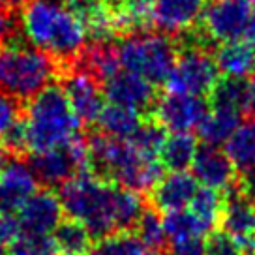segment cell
<instances>
[{"label": "cell", "instance_id": "obj_1", "mask_svg": "<svg viewBox=\"0 0 255 255\" xmlns=\"http://www.w3.org/2000/svg\"><path fill=\"white\" fill-rule=\"evenodd\" d=\"M60 203L72 220L98 239L133 227L144 212L139 191L115 188L88 171L62 184Z\"/></svg>", "mask_w": 255, "mask_h": 255}, {"label": "cell", "instance_id": "obj_2", "mask_svg": "<svg viewBox=\"0 0 255 255\" xmlns=\"http://www.w3.org/2000/svg\"><path fill=\"white\" fill-rule=\"evenodd\" d=\"M19 23L30 45L55 58L75 60L85 51L87 28L64 0H26Z\"/></svg>", "mask_w": 255, "mask_h": 255}, {"label": "cell", "instance_id": "obj_3", "mask_svg": "<svg viewBox=\"0 0 255 255\" xmlns=\"http://www.w3.org/2000/svg\"><path fill=\"white\" fill-rule=\"evenodd\" d=\"M88 173L104 182L133 191L152 190L161 178L159 159L143 156L128 139L94 135L88 139Z\"/></svg>", "mask_w": 255, "mask_h": 255}, {"label": "cell", "instance_id": "obj_4", "mask_svg": "<svg viewBox=\"0 0 255 255\" xmlns=\"http://www.w3.org/2000/svg\"><path fill=\"white\" fill-rule=\"evenodd\" d=\"M23 126L26 150L38 154L75 141L81 122L70 107L62 87L51 85L30 100Z\"/></svg>", "mask_w": 255, "mask_h": 255}, {"label": "cell", "instance_id": "obj_5", "mask_svg": "<svg viewBox=\"0 0 255 255\" xmlns=\"http://www.w3.org/2000/svg\"><path fill=\"white\" fill-rule=\"evenodd\" d=\"M58 73L56 58L26 43L0 45V92L28 102L51 87Z\"/></svg>", "mask_w": 255, "mask_h": 255}, {"label": "cell", "instance_id": "obj_6", "mask_svg": "<svg viewBox=\"0 0 255 255\" xmlns=\"http://www.w3.org/2000/svg\"><path fill=\"white\" fill-rule=\"evenodd\" d=\"M120 66L150 81L152 85L167 83L176 62L175 41L158 32H131L117 45Z\"/></svg>", "mask_w": 255, "mask_h": 255}, {"label": "cell", "instance_id": "obj_7", "mask_svg": "<svg viewBox=\"0 0 255 255\" xmlns=\"http://www.w3.org/2000/svg\"><path fill=\"white\" fill-rule=\"evenodd\" d=\"M220 81V68L216 58L203 45H188L171 70L167 83V92L190 96L210 94Z\"/></svg>", "mask_w": 255, "mask_h": 255}, {"label": "cell", "instance_id": "obj_8", "mask_svg": "<svg viewBox=\"0 0 255 255\" xmlns=\"http://www.w3.org/2000/svg\"><path fill=\"white\" fill-rule=\"evenodd\" d=\"M30 167L38 182H43L45 186L66 184L79 173L88 171L87 143L75 139L66 146L38 152L32 158Z\"/></svg>", "mask_w": 255, "mask_h": 255}, {"label": "cell", "instance_id": "obj_9", "mask_svg": "<svg viewBox=\"0 0 255 255\" xmlns=\"http://www.w3.org/2000/svg\"><path fill=\"white\" fill-rule=\"evenodd\" d=\"M252 8L246 0H208L201 17L205 38L216 43L239 41L252 21Z\"/></svg>", "mask_w": 255, "mask_h": 255}, {"label": "cell", "instance_id": "obj_10", "mask_svg": "<svg viewBox=\"0 0 255 255\" xmlns=\"http://www.w3.org/2000/svg\"><path fill=\"white\" fill-rule=\"evenodd\" d=\"M210 111V105L203 96L167 92L154 105L156 122L171 133H190L197 129Z\"/></svg>", "mask_w": 255, "mask_h": 255}, {"label": "cell", "instance_id": "obj_11", "mask_svg": "<svg viewBox=\"0 0 255 255\" xmlns=\"http://www.w3.org/2000/svg\"><path fill=\"white\" fill-rule=\"evenodd\" d=\"M62 90L81 124L88 126L98 122L105 107L104 90L100 88V81L92 73L77 66L66 75Z\"/></svg>", "mask_w": 255, "mask_h": 255}, {"label": "cell", "instance_id": "obj_12", "mask_svg": "<svg viewBox=\"0 0 255 255\" xmlns=\"http://www.w3.org/2000/svg\"><path fill=\"white\" fill-rule=\"evenodd\" d=\"M38 178L23 159H11L0 171V212H19L36 193Z\"/></svg>", "mask_w": 255, "mask_h": 255}, {"label": "cell", "instance_id": "obj_13", "mask_svg": "<svg viewBox=\"0 0 255 255\" xmlns=\"http://www.w3.org/2000/svg\"><path fill=\"white\" fill-rule=\"evenodd\" d=\"M207 0H156L152 24L165 36L190 32L201 21Z\"/></svg>", "mask_w": 255, "mask_h": 255}, {"label": "cell", "instance_id": "obj_14", "mask_svg": "<svg viewBox=\"0 0 255 255\" xmlns=\"http://www.w3.org/2000/svg\"><path fill=\"white\" fill-rule=\"evenodd\" d=\"M104 94L111 104L144 111L154 104L156 92L150 81L122 68L107 81H104Z\"/></svg>", "mask_w": 255, "mask_h": 255}, {"label": "cell", "instance_id": "obj_15", "mask_svg": "<svg viewBox=\"0 0 255 255\" xmlns=\"http://www.w3.org/2000/svg\"><path fill=\"white\" fill-rule=\"evenodd\" d=\"M62 203L51 190L36 191L19 210V223L23 233L51 235L62 222Z\"/></svg>", "mask_w": 255, "mask_h": 255}, {"label": "cell", "instance_id": "obj_16", "mask_svg": "<svg viewBox=\"0 0 255 255\" xmlns=\"http://www.w3.org/2000/svg\"><path fill=\"white\" fill-rule=\"evenodd\" d=\"M191 169H193L195 180L203 184V188L218 191L229 190L237 176V167L233 165L229 156L218 150L216 146H208V144L197 150Z\"/></svg>", "mask_w": 255, "mask_h": 255}, {"label": "cell", "instance_id": "obj_17", "mask_svg": "<svg viewBox=\"0 0 255 255\" xmlns=\"http://www.w3.org/2000/svg\"><path fill=\"white\" fill-rule=\"evenodd\" d=\"M195 176L186 171H171V175L161 176L159 182L152 188V201L161 212H176L190 207L191 199L197 193Z\"/></svg>", "mask_w": 255, "mask_h": 255}, {"label": "cell", "instance_id": "obj_18", "mask_svg": "<svg viewBox=\"0 0 255 255\" xmlns=\"http://www.w3.org/2000/svg\"><path fill=\"white\" fill-rule=\"evenodd\" d=\"M222 223L233 239L255 237V207L242 191H233L225 197Z\"/></svg>", "mask_w": 255, "mask_h": 255}, {"label": "cell", "instance_id": "obj_19", "mask_svg": "<svg viewBox=\"0 0 255 255\" xmlns=\"http://www.w3.org/2000/svg\"><path fill=\"white\" fill-rule=\"evenodd\" d=\"M216 64L220 73L233 79H244L255 70V51L246 41H229L222 43L216 51Z\"/></svg>", "mask_w": 255, "mask_h": 255}, {"label": "cell", "instance_id": "obj_20", "mask_svg": "<svg viewBox=\"0 0 255 255\" xmlns=\"http://www.w3.org/2000/svg\"><path fill=\"white\" fill-rule=\"evenodd\" d=\"M141 111L117 104L105 105L98 119V126L104 131V135L113 139H129L141 128Z\"/></svg>", "mask_w": 255, "mask_h": 255}, {"label": "cell", "instance_id": "obj_21", "mask_svg": "<svg viewBox=\"0 0 255 255\" xmlns=\"http://www.w3.org/2000/svg\"><path fill=\"white\" fill-rule=\"evenodd\" d=\"M225 154L244 175L255 169V117L240 122L237 131L225 143Z\"/></svg>", "mask_w": 255, "mask_h": 255}, {"label": "cell", "instance_id": "obj_22", "mask_svg": "<svg viewBox=\"0 0 255 255\" xmlns=\"http://www.w3.org/2000/svg\"><path fill=\"white\" fill-rule=\"evenodd\" d=\"M240 126V113L231 111V109H220V107H212L205 120L201 122L197 128L199 137L205 141L208 146H220L225 144L231 135L237 131Z\"/></svg>", "mask_w": 255, "mask_h": 255}, {"label": "cell", "instance_id": "obj_23", "mask_svg": "<svg viewBox=\"0 0 255 255\" xmlns=\"http://www.w3.org/2000/svg\"><path fill=\"white\" fill-rule=\"evenodd\" d=\"M79 66L90 72L98 81H107L111 75L122 70L117 53V45L107 43H92L88 49H85L79 56Z\"/></svg>", "mask_w": 255, "mask_h": 255}, {"label": "cell", "instance_id": "obj_24", "mask_svg": "<svg viewBox=\"0 0 255 255\" xmlns=\"http://www.w3.org/2000/svg\"><path fill=\"white\" fill-rule=\"evenodd\" d=\"M197 139L191 133H173L165 139L159 161L169 171H186L197 156Z\"/></svg>", "mask_w": 255, "mask_h": 255}, {"label": "cell", "instance_id": "obj_25", "mask_svg": "<svg viewBox=\"0 0 255 255\" xmlns=\"http://www.w3.org/2000/svg\"><path fill=\"white\" fill-rule=\"evenodd\" d=\"M53 239L60 255H90L92 252V233L77 220L58 223Z\"/></svg>", "mask_w": 255, "mask_h": 255}, {"label": "cell", "instance_id": "obj_26", "mask_svg": "<svg viewBox=\"0 0 255 255\" xmlns=\"http://www.w3.org/2000/svg\"><path fill=\"white\" fill-rule=\"evenodd\" d=\"M223 205H225V197L220 191L210 190V188H201V190H197L188 208L210 233L214 229L216 223L222 220Z\"/></svg>", "mask_w": 255, "mask_h": 255}, {"label": "cell", "instance_id": "obj_27", "mask_svg": "<svg viewBox=\"0 0 255 255\" xmlns=\"http://www.w3.org/2000/svg\"><path fill=\"white\" fill-rule=\"evenodd\" d=\"M156 0H126L124 8L115 11L119 32H141L152 24Z\"/></svg>", "mask_w": 255, "mask_h": 255}, {"label": "cell", "instance_id": "obj_28", "mask_svg": "<svg viewBox=\"0 0 255 255\" xmlns=\"http://www.w3.org/2000/svg\"><path fill=\"white\" fill-rule=\"evenodd\" d=\"M246 87L248 81L225 77L220 79L214 90L210 92V104L220 109L231 111H246Z\"/></svg>", "mask_w": 255, "mask_h": 255}, {"label": "cell", "instance_id": "obj_29", "mask_svg": "<svg viewBox=\"0 0 255 255\" xmlns=\"http://www.w3.org/2000/svg\"><path fill=\"white\" fill-rule=\"evenodd\" d=\"M90 255H146V248L137 235L120 231L100 239Z\"/></svg>", "mask_w": 255, "mask_h": 255}, {"label": "cell", "instance_id": "obj_30", "mask_svg": "<svg viewBox=\"0 0 255 255\" xmlns=\"http://www.w3.org/2000/svg\"><path fill=\"white\" fill-rule=\"evenodd\" d=\"M165 139H167L165 137V129L159 126L156 120H150V122H143L141 128L128 141L133 144L143 156L152 159H159V152L163 148Z\"/></svg>", "mask_w": 255, "mask_h": 255}, {"label": "cell", "instance_id": "obj_31", "mask_svg": "<svg viewBox=\"0 0 255 255\" xmlns=\"http://www.w3.org/2000/svg\"><path fill=\"white\" fill-rule=\"evenodd\" d=\"M163 227H165V233L171 240L184 239V237H203L208 233L207 227L191 214L190 208L169 212L163 218Z\"/></svg>", "mask_w": 255, "mask_h": 255}, {"label": "cell", "instance_id": "obj_32", "mask_svg": "<svg viewBox=\"0 0 255 255\" xmlns=\"http://www.w3.org/2000/svg\"><path fill=\"white\" fill-rule=\"evenodd\" d=\"M9 255H60V252L51 235L21 233L9 246Z\"/></svg>", "mask_w": 255, "mask_h": 255}, {"label": "cell", "instance_id": "obj_33", "mask_svg": "<svg viewBox=\"0 0 255 255\" xmlns=\"http://www.w3.org/2000/svg\"><path fill=\"white\" fill-rule=\"evenodd\" d=\"M137 237L148 250H158L163 246L167 239V233L163 227V220L154 210H144L143 216L137 222Z\"/></svg>", "mask_w": 255, "mask_h": 255}, {"label": "cell", "instance_id": "obj_34", "mask_svg": "<svg viewBox=\"0 0 255 255\" xmlns=\"http://www.w3.org/2000/svg\"><path fill=\"white\" fill-rule=\"evenodd\" d=\"M207 255H242L237 240L229 233H210L207 240Z\"/></svg>", "mask_w": 255, "mask_h": 255}, {"label": "cell", "instance_id": "obj_35", "mask_svg": "<svg viewBox=\"0 0 255 255\" xmlns=\"http://www.w3.org/2000/svg\"><path fill=\"white\" fill-rule=\"evenodd\" d=\"M64 4L79 17L83 24H87L94 15H98L105 8L100 0H64Z\"/></svg>", "mask_w": 255, "mask_h": 255}, {"label": "cell", "instance_id": "obj_36", "mask_svg": "<svg viewBox=\"0 0 255 255\" xmlns=\"http://www.w3.org/2000/svg\"><path fill=\"white\" fill-rule=\"evenodd\" d=\"M171 242L173 255H207V240H203V237H184Z\"/></svg>", "mask_w": 255, "mask_h": 255}, {"label": "cell", "instance_id": "obj_37", "mask_svg": "<svg viewBox=\"0 0 255 255\" xmlns=\"http://www.w3.org/2000/svg\"><path fill=\"white\" fill-rule=\"evenodd\" d=\"M21 233H23V229H21V223L17 218L0 212V248L8 246V244L11 246L19 239Z\"/></svg>", "mask_w": 255, "mask_h": 255}, {"label": "cell", "instance_id": "obj_38", "mask_svg": "<svg viewBox=\"0 0 255 255\" xmlns=\"http://www.w3.org/2000/svg\"><path fill=\"white\" fill-rule=\"evenodd\" d=\"M17 122V105L15 100L0 92V137L6 135L9 128Z\"/></svg>", "mask_w": 255, "mask_h": 255}, {"label": "cell", "instance_id": "obj_39", "mask_svg": "<svg viewBox=\"0 0 255 255\" xmlns=\"http://www.w3.org/2000/svg\"><path fill=\"white\" fill-rule=\"evenodd\" d=\"M4 146L8 148V152H24L26 150V133H24L23 122L17 120L13 126L9 128L4 135Z\"/></svg>", "mask_w": 255, "mask_h": 255}, {"label": "cell", "instance_id": "obj_40", "mask_svg": "<svg viewBox=\"0 0 255 255\" xmlns=\"http://www.w3.org/2000/svg\"><path fill=\"white\" fill-rule=\"evenodd\" d=\"M15 32V19L11 17L9 9L0 8V45L8 43Z\"/></svg>", "mask_w": 255, "mask_h": 255}, {"label": "cell", "instance_id": "obj_41", "mask_svg": "<svg viewBox=\"0 0 255 255\" xmlns=\"http://www.w3.org/2000/svg\"><path fill=\"white\" fill-rule=\"evenodd\" d=\"M242 193L248 199H255V169L246 173L242 178Z\"/></svg>", "mask_w": 255, "mask_h": 255}, {"label": "cell", "instance_id": "obj_42", "mask_svg": "<svg viewBox=\"0 0 255 255\" xmlns=\"http://www.w3.org/2000/svg\"><path fill=\"white\" fill-rule=\"evenodd\" d=\"M246 111L252 113V117H255V77L248 81L246 87Z\"/></svg>", "mask_w": 255, "mask_h": 255}, {"label": "cell", "instance_id": "obj_43", "mask_svg": "<svg viewBox=\"0 0 255 255\" xmlns=\"http://www.w3.org/2000/svg\"><path fill=\"white\" fill-rule=\"evenodd\" d=\"M244 38H246V43H250L252 49L255 51V15L252 17V21L248 24V30H246V34H244Z\"/></svg>", "mask_w": 255, "mask_h": 255}, {"label": "cell", "instance_id": "obj_44", "mask_svg": "<svg viewBox=\"0 0 255 255\" xmlns=\"http://www.w3.org/2000/svg\"><path fill=\"white\" fill-rule=\"evenodd\" d=\"M102 4H104L105 8H109L111 11H120V9L124 8V4H126V0H100Z\"/></svg>", "mask_w": 255, "mask_h": 255}, {"label": "cell", "instance_id": "obj_45", "mask_svg": "<svg viewBox=\"0 0 255 255\" xmlns=\"http://www.w3.org/2000/svg\"><path fill=\"white\" fill-rule=\"evenodd\" d=\"M26 0H0V8L4 9H13L17 8V6H21V4H24Z\"/></svg>", "mask_w": 255, "mask_h": 255}, {"label": "cell", "instance_id": "obj_46", "mask_svg": "<svg viewBox=\"0 0 255 255\" xmlns=\"http://www.w3.org/2000/svg\"><path fill=\"white\" fill-rule=\"evenodd\" d=\"M6 163H8V148L0 144V171L6 167Z\"/></svg>", "mask_w": 255, "mask_h": 255}, {"label": "cell", "instance_id": "obj_47", "mask_svg": "<svg viewBox=\"0 0 255 255\" xmlns=\"http://www.w3.org/2000/svg\"><path fill=\"white\" fill-rule=\"evenodd\" d=\"M146 255H173V254H169V252H165V250H161V248H158V250H150Z\"/></svg>", "mask_w": 255, "mask_h": 255}, {"label": "cell", "instance_id": "obj_48", "mask_svg": "<svg viewBox=\"0 0 255 255\" xmlns=\"http://www.w3.org/2000/svg\"><path fill=\"white\" fill-rule=\"evenodd\" d=\"M248 4H250V8H254L255 9V0H246Z\"/></svg>", "mask_w": 255, "mask_h": 255}, {"label": "cell", "instance_id": "obj_49", "mask_svg": "<svg viewBox=\"0 0 255 255\" xmlns=\"http://www.w3.org/2000/svg\"><path fill=\"white\" fill-rule=\"evenodd\" d=\"M0 255H4V248H0Z\"/></svg>", "mask_w": 255, "mask_h": 255}]
</instances>
